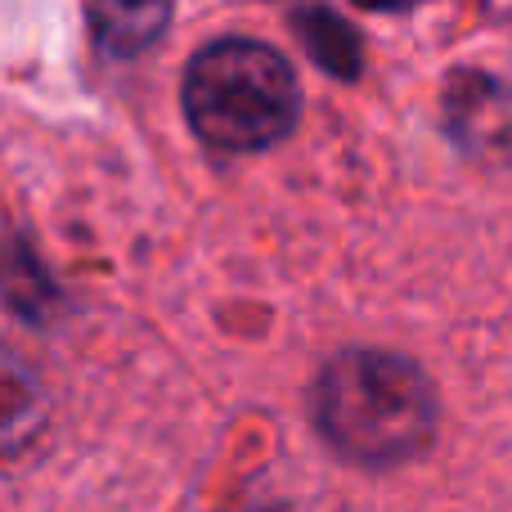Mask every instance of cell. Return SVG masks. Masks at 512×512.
I'll use <instances>...</instances> for the list:
<instances>
[{
  "mask_svg": "<svg viewBox=\"0 0 512 512\" xmlns=\"http://www.w3.org/2000/svg\"><path fill=\"white\" fill-rule=\"evenodd\" d=\"M310 414L342 459L360 468H396L432 445L436 391L405 355L351 346L319 369Z\"/></svg>",
  "mask_w": 512,
  "mask_h": 512,
  "instance_id": "cell-1",
  "label": "cell"
},
{
  "mask_svg": "<svg viewBox=\"0 0 512 512\" xmlns=\"http://www.w3.org/2000/svg\"><path fill=\"white\" fill-rule=\"evenodd\" d=\"M185 122L207 149L261 153L292 135L301 117V81L274 45L221 36L185 68Z\"/></svg>",
  "mask_w": 512,
  "mask_h": 512,
  "instance_id": "cell-2",
  "label": "cell"
},
{
  "mask_svg": "<svg viewBox=\"0 0 512 512\" xmlns=\"http://www.w3.org/2000/svg\"><path fill=\"white\" fill-rule=\"evenodd\" d=\"M445 113H450L454 140H463L477 153H490L495 144L512 140V95L490 77H477V72L454 77Z\"/></svg>",
  "mask_w": 512,
  "mask_h": 512,
  "instance_id": "cell-3",
  "label": "cell"
},
{
  "mask_svg": "<svg viewBox=\"0 0 512 512\" xmlns=\"http://www.w3.org/2000/svg\"><path fill=\"white\" fill-rule=\"evenodd\" d=\"M171 23V0H90V32L108 59H140Z\"/></svg>",
  "mask_w": 512,
  "mask_h": 512,
  "instance_id": "cell-4",
  "label": "cell"
},
{
  "mask_svg": "<svg viewBox=\"0 0 512 512\" xmlns=\"http://www.w3.org/2000/svg\"><path fill=\"white\" fill-rule=\"evenodd\" d=\"M45 427V387L27 360L0 346V459L27 450Z\"/></svg>",
  "mask_w": 512,
  "mask_h": 512,
  "instance_id": "cell-5",
  "label": "cell"
},
{
  "mask_svg": "<svg viewBox=\"0 0 512 512\" xmlns=\"http://www.w3.org/2000/svg\"><path fill=\"white\" fill-rule=\"evenodd\" d=\"M297 32H301V41H306L310 59H315L324 72H333V77H342V81H351L355 72H360V54H364L360 36H355L328 5H306L301 9Z\"/></svg>",
  "mask_w": 512,
  "mask_h": 512,
  "instance_id": "cell-6",
  "label": "cell"
},
{
  "mask_svg": "<svg viewBox=\"0 0 512 512\" xmlns=\"http://www.w3.org/2000/svg\"><path fill=\"white\" fill-rule=\"evenodd\" d=\"M360 9H373V14H396V9H414L423 0H355Z\"/></svg>",
  "mask_w": 512,
  "mask_h": 512,
  "instance_id": "cell-7",
  "label": "cell"
}]
</instances>
